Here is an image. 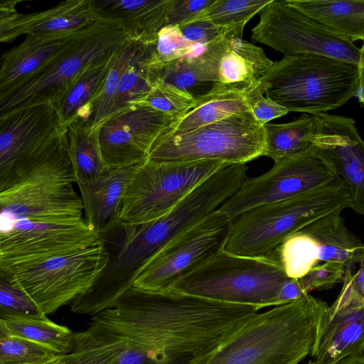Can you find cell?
<instances>
[{
	"instance_id": "obj_1",
	"label": "cell",
	"mask_w": 364,
	"mask_h": 364,
	"mask_svg": "<svg viewBox=\"0 0 364 364\" xmlns=\"http://www.w3.org/2000/svg\"><path fill=\"white\" fill-rule=\"evenodd\" d=\"M259 309L132 286L93 316L83 333L100 343H122L124 350L154 364H185L222 343Z\"/></svg>"
},
{
	"instance_id": "obj_2",
	"label": "cell",
	"mask_w": 364,
	"mask_h": 364,
	"mask_svg": "<svg viewBox=\"0 0 364 364\" xmlns=\"http://www.w3.org/2000/svg\"><path fill=\"white\" fill-rule=\"evenodd\" d=\"M327 303L310 294L257 313L185 364H299L316 343Z\"/></svg>"
},
{
	"instance_id": "obj_3",
	"label": "cell",
	"mask_w": 364,
	"mask_h": 364,
	"mask_svg": "<svg viewBox=\"0 0 364 364\" xmlns=\"http://www.w3.org/2000/svg\"><path fill=\"white\" fill-rule=\"evenodd\" d=\"M351 196L341 178L291 198L254 208L232 221L224 250L235 255L267 257L290 235L334 212L350 208Z\"/></svg>"
},
{
	"instance_id": "obj_4",
	"label": "cell",
	"mask_w": 364,
	"mask_h": 364,
	"mask_svg": "<svg viewBox=\"0 0 364 364\" xmlns=\"http://www.w3.org/2000/svg\"><path fill=\"white\" fill-rule=\"evenodd\" d=\"M259 80L266 97L289 112L315 115L335 109L355 97L358 66L318 55L284 56Z\"/></svg>"
},
{
	"instance_id": "obj_5",
	"label": "cell",
	"mask_w": 364,
	"mask_h": 364,
	"mask_svg": "<svg viewBox=\"0 0 364 364\" xmlns=\"http://www.w3.org/2000/svg\"><path fill=\"white\" fill-rule=\"evenodd\" d=\"M128 38L122 31L98 21L79 31L48 65L0 96V115L53 104L86 73L109 63Z\"/></svg>"
},
{
	"instance_id": "obj_6",
	"label": "cell",
	"mask_w": 364,
	"mask_h": 364,
	"mask_svg": "<svg viewBox=\"0 0 364 364\" xmlns=\"http://www.w3.org/2000/svg\"><path fill=\"white\" fill-rule=\"evenodd\" d=\"M290 278L266 257H246L223 250L178 279L171 289L223 302L262 309L279 306Z\"/></svg>"
},
{
	"instance_id": "obj_7",
	"label": "cell",
	"mask_w": 364,
	"mask_h": 364,
	"mask_svg": "<svg viewBox=\"0 0 364 364\" xmlns=\"http://www.w3.org/2000/svg\"><path fill=\"white\" fill-rule=\"evenodd\" d=\"M264 147L263 127L252 111H247L183 134H161L147 159L156 162L247 164L263 156Z\"/></svg>"
},
{
	"instance_id": "obj_8",
	"label": "cell",
	"mask_w": 364,
	"mask_h": 364,
	"mask_svg": "<svg viewBox=\"0 0 364 364\" xmlns=\"http://www.w3.org/2000/svg\"><path fill=\"white\" fill-rule=\"evenodd\" d=\"M108 253L99 239L71 252L36 263L0 267L47 316L86 291L107 266Z\"/></svg>"
},
{
	"instance_id": "obj_9",
	"label": "cell",
	"mask_w": 364,
	"mask_h": 364,
	"mask_svg": "<svg viewBox=\"0 0 364 364\" xmlns=\"http://www.w3.org/2000/svg\"><path fill=\"white\" fill-rule=\"evenodd\" d=\"M225 163L217 161L156 162L136 165L128 181L118 220L143 223L168 212Z\"/></svg>"
},
{
	"instance_id": "obj_10",
	"label": "cell",
	"mask_w": 364,
	"mask_h": 364,
	"mask_svg": "<svg viewBox=\"0 0 364 364\" xmlns=\"http://www.w3.org/2000/svg\"><path fill=\"white\" fill-rule=\"evenodd\" d=\"M251 38L284 56L318 55L358 65L360 48L332 33L320 23L289 5L272 0L259 12Z\"/></svg>"
},
{
	"instance_id": "obj_11",
	"label": "cell",
	"mask_w": 364,
	"mask_h": 364,
	"mask_svg": "<svg viewBox=\"0 0 364 364\" xmlns=\"http://www.w3.org/2000/svg\"><path fill=\"white\" fill-rule=\"evenodd\" d=\"M341 211L328 214L290 235L266 258L291 279L324 262L352 269L364 257V243L346 226Z\"/></svg>"
},
{
	"instance_id": "obj_12",
	"label": "cell",
	"mask_w": 364,
	"mask_h": 364,
	"mask_svg": "<svg viewBox=\"0 0 364 364\" xmlns=\"http://www.w3.org/2000/svg\"><path fill=\"white\" fill-rule=\"evenodd\" d=\"M232 219L217 210L161 249L142 270L134 287L168 289L209 258L224 250Z\"/></svg>"
},
{
	"instance_id": "obj_13",
	"label": "cell",
	"mask_w": 364,
	"mask_h": 364,
	"mask_svg": "<svg viewBox=\"0 0 364 364\" xmlns=\"http://www.w3.org/2000/svg\"><path fill=\"white\" fill-rule=\"evenodd\" d=\"M338 178L309 148L274 163L262 175L248 178L219 210L233 220L254 208L328 185Z\"/></svg>"
},
{
	"instance_id": "obj_14",
	"label": "cell",
	"mask_w": 364,
	"mask_h": 364,
	"mask_svg": "<svg viewBox=\"0 0 364 364\" xmlns=\"http://www.w3.org/2000/svg\"><path fill=\"white\" fill-rule=\"evenodd\" d=\"M156 43L128 38L114 54L101 89L90 105L86 122L93 129L117 114L143 105L154 87L151 62Z\"/></svg>"
},
{
	"instance_id": "obj_15",
	"label": "cell",
	"mask_w": 364,
	"mask_h": 364,
	"mask_svg": "<svg viewBox=\"0 0 364 364\" xmlns=\"http://www.w3.org/2000/svg\"><path fill=\"white\" fill-rule=\"evenodd\" d=\"M98 237L85 218L18 220L0 233V267L41 262L85 247Z\"/></svg>"
},
{
	"instance_id": "obj_16",
	"label": "cell",
	"mask_w": 364,
	"mask_h": 364,
	"mask_svg": "<svg viewBox=\"0 0 364 364\" xmlns=\"http://www.w3.org/2000/svg\"><path fill=\"white\" fill-rule=\"evenodd\" d=\"M310 149L348 185L350 208L364 216V140L352 118L319 113Z\"/></svg>"
},
{
	"instance_id": "obj_17",
	"label": "cell",
	"mask_w": 364,
	"mask_h": 364,
	"mask_svg": "<svg viewBox=\"0 0 364 364\" xmlns=\"http://www.w3.org/2000/svg\"><path fill=\"white\" fill-rule=\"evenodd\" d=\"M175 117L139 105L107 120L99 129L106 168L134 166L145 161L156 139Z\"/></svg>"
},
{
	"instance_id": "obj_18",
	"label": "cell",
	"mask_w": 364,
	"mask_h": 364,
	"mask_svg": "<svg viewBox=\"0 0 364 364\" xmlns=\"http://www.w3.org/2000/svg\"><path fill=\"white\" fill-rule=\"evenodd\" d=\"M0 233L18 220H62L82 218L83 203L73 183L40 181L0 192Z\"/></svg>"
},
{
	"instance_id": "obj_19",
	"label": "cell",
	"mask_w": 364,
	"mask_h": 364,
	"mask_svg": "<svg viewBox=\"0 0 364 364\" xmlns=\"http://www.w3.org/2000/svg\"><path fill=\"white\" fill-rule=\"evenodd\" d=\"M364 355V298L344 275L341 291L322 320L311 355L317 364H338Z\"/></svg>"
},
{
	"instance_id": "obj_20",
	"label": "cell",
	"mask_w": 364,
	"mask_h": 364,
	"mask_svg": "<svg viewBox=\"0 0 364 364\" xmlns=\"http://www.w3.org/2000/svg\"><path fill=\"white\" fill-rule=\"evenodd\" d=\"M60 128L58 114L51 104L28 106L0 115V182Z\"/></svg>"
},
{
	"instance_id": "obj_21",
	"label": "cell",
	"mask_w": 364,
	"mask_h": 364,
	"mask_svg": "<svg viewBox=\"0 0 364 364\" xmlns=\"http://www.w3.org/2000/svg\"><path fill=\"white\" fill-rule=\"evenodd\" d=\"M173 0H88L96 21L122 31L130 39L156 42L167 26Z\"/></svg>"
},
{
	"instance_id": "obj_22",
	"label": "cell",
	"mask_w": 364,
	"mask_h": 364,
	"mask_svg": "<svg viewBox=\"0 0 364 364\" xmlns=\"http://www.w3.org/2000/svg\"><path fill=\"white\" fill-rule=\"evenodd\" d=\"M96 22L88 0H68L46 11L17 13L0 28V41L9 43L25 34L58 36L74 33Z\"/></svg>"
},
{
	"instance_id": "obj_23",
	"label": "cell",
	"mask_w": 364,
	"mask_h": 364,
	"mask_svg": "<svg viewBox=\"0 0 364 364\" xmlns=\"http://www.w3.org/2000/svg\"><path fill=\"white\" fill-rule=\"evenodd\" d=\"M76 33L58 36L28 35L21 43L4 53L0 68V96L48 65Z\"/></svg>"
},
{
	"instance_id": "obj_24",
	"label": "cell",
	"mask_w": 364,
	"mask_h": 364,
	"mask_svg": "<svg viewBox=\"0 0 364 364\" xmlns=\"http://www.w3.org/2000/svg\"><path fill=\"white\" fill-rule=\"evenodd\" d=\"M135 166L107 168L94 181L76 182L83 203L85 220L97 232L118 219L127 186Z\"/></svg>"
},
{
	"instance_id": "obj_25",
	"label": "cell",
	"mask_w": 364,
	"mask_h": 364,
	"mask_svg": "<svg viewBox=\"0 0 364 364\" xmlns=\"http://www.w3.org/2000/svg\"><path fill=\"white\" fill-rule=\"evenodd\" d=\"M341 38L364 41V1L286 0Z\"/></svg>"
},
{
	"instance_id": "obj_26",
	"label": "cell",
	"mask_w": 364,
	"mask_h": 364,
	"mask_svg": "<svg viewBox=\"0 0 364 364\" xmlns=\"http://www.w3.org/2000/svg\"><path fill=\"white\" fill-rule=\"evenodd\" d=\"M251 111L245 92L217 86L209 95L175 117L161 134H179L222 120L234 114Z\"/></svg>"
},
{
	"instance_id": "obj_27",
	"label": "cell",
	"mask_w": 364,
	"mask_h": 364,
	"mask_svg": "<svg viewBox=\"0 0 364 364\" xmlns=\"http://www.w3.org/2000/svg\"><path fill=\"white\" fill-rule=\"evenodd\" d=\"M197 56L220 87L245 92L260 78L254 65L230 48L223 34Z\"/></svg>"
},
{
	"instance_id": "obj_28",
	"label": "cell",
	"mask_w": 364,
	"mask_h": 364,
	"mask_svg": "<svg viewBox=\"0 0 364 364\" xmlns=\"http://www.w3.org/2000/svg\"><path fill=\"white\" fill-rule=\"evenodd\" d=\"M0 334L31 341L58 355L73 350V333L47 316L0 314Z\"/></svg>"
},
{
	"instance_id": "obj_29",
	"label": "cell",
	"mask_w": 364,
	"mask_h": 364,
	"mask_svg": "<svg viewBox=\"0 0 364 364\" xmlns=\"http://www.w3.org/2000/svg\"><path fill=\"white\" fill-rule=\"evenodd\" d=\"M151 69L154 85H164L198 102L209 95L218 86L196 56L151 65Z\"/></svg>"
},
{
	"instance_id": "obj_30",
	"label": "cell",
	"mask_w": 364,
	"mask_h": 364,
	"mask_svg": "<svg viewBox=\"0 0 364 364\" xmlns=\"http://www.w3.org/2000/svg\"><path fill=\"white\" fill-rule=\"evenodd\" d=\"M100 127L93 129L84 121L76 120L67 127L68 148L76 182L92 181L105 171L99 143Z\"/></svg>"
},
{
	"instance_id": "obj_31",
	"label": "cell",
	"mask_w": 364,
	"mask_h": 364,
	"mask_svg": "<svg viewBox=\"0 0 364 364\" xmlns=\"http://www.w3.org/2000/svg\"><path fill=\"white\" fill-rule=\"evenodd\" d=\"M263 129L265 136L263 156L277 163L310 148L316 129V120L314 115L304 114L289 123H267Z\"/></svg>"
},
{
	"instance_id": "obj_32",
	"label": "cell",
	"mask_w": 364,
	"mask_h": 364,
	"mask_svg": "<svg viewBox=\"0 0 364 364\" xmlns=\"http://www.w3.org/2000/svg\"><path fill=\"white\" fill-rule=\"evenodd\" d=\"M109 63L86 73L51 104L58 114L61 128L76 120L87 121L91 103L101 89Z\"/></svg>"
},
{
	"instance_id": "obj_33",
	"label": "cell",
	"mask_w": 364,
	"mask_h": 364,
	"mask_svg": "<svg viewBox=\"0 0 364 364\" xmlns=\"http://www.w3.org/2000/svg\"><path fill=\"white\" fill-rule=\"evenodd\" d=\"M271 1L215 0L188 22L197 20L208 21L225 32L240 25L245 26L250 18L260 12Z\"/></svg>"
},
{
	"instance_id": "obj_34",
	"label": "cell",
	"mask_w": 364,
	"mask_h": 364,
	"mask_svg": "<svg viewBox=\"0 0 364 364\" xmlns=\"http://www.w3.org/2000/svg\"><path fill=\"white\" fill-rule=\"evenodd\" d=\"M124 349L122 343H100L82 331L75 333L65 364H117Z\"/></svg>"
},
{
	"instance_id": "obj_35",
	"label": "cell",
	"mask_w": 364,
	"mask_h": 364,
	"mask_svg": "<svg viewBox=\"0 0 364 364\" xmlns=\"http://www.w3.org/2000/svg\"><path fill=\"white\" fill-rule=\"evenodd\" d=\"M58 354L31 341L0 334V364L50 360Z\"/></svg>"
},
{
	"instance_id": "obj_36",
	"label": "cell",
	"mask_w": 364,
	"mask_h": 364,
	"mask_svg": "<svg viewBox=\"0 0 364 364\" xmlns=\"http://www.w3.org/2000/svg\"><path fill=\"white\" fill-rule=\"evenodd\" d=\"M194 44L187 42L179 26H166L158 34L151 65L164 64L189 56Z\"/></svg>"
},
{
	"instance_id": "obj_37",
	"label": "cell",
	"mask_w": 364,
	"mask_h": 364,
	"mask_svg": "<svg viewBox=\"0 0 364 364\" xmlns=\"http://www.w3.org/2000/svg\"><path fill=\"white\" fill-rule=\"evenodd\" d=\"M44 316L33 301L7 276L0 273V314Z\"/></svg>"
},
{
	"instance_id": "obj_38",
	"label": "cell",
	"mask_w": 364,
	"mask_h": 364,
	"mask_svg": "<svg viewBox=\"0 0 364 364\" xmlns=\"http://www.w3.org/2000/svg\"><path fill=\"white\" fill-rule=\"evenodd\" d=\"M198 102L164 85L156 83L142 105L177 117Z\"/></svg>"
},
{
	"instance_id": "obj_39",
	"label": "cell",
	"mask_w": 364,
	"mask_h": 364,
	"mask_svg": "<svg viewBox=\"0 0 364 364\" xmlns=\"http://www.w3.org/2000/svg\"><path fill=\"white\" fill-rule=\"evenodd\" d=\"M244 25H240L225 31L223 36L230 48L251 63L258 75L262 77L273 65L263 50L243 40Z\"/></svg>"
},
{
	"instance_id": "obj_40",
	"label": "cell",
	"mask_w": 364,
	"mask_h": 364,
	"mask_svg": "<svg viewBox=\"0 0 364 364\" xmlns=\"http://www.w3.org/2000/svg\"><path fill=\"white\" fill-rule=\"evenodd\" d=\"M247 102L257 122L264 126L270 120L287 114L289 111L271 98L264 97V85L259 80L245 92Z\"/></svg>"
},
{
	"instance_id": "obj_41",
	"label": "cell",
	"mask_w": 364,
	"mask_h": 364,
	"mask_svg": "<svg viewBox=\"0 0 364 364\" xmlns=\"http://www.w3.org/2000/svg\"><path fill=\"white\" fill-rule=\"evenodd\" d=\"M346 269L333 262H324L314 267L304 277L299 279L303 288L309 294L314 290H325L343 282Z\"/></svg>"
},
{
	"instance_id": "obj_42",
	"label": "cell",
	"mask_w": 364,
	"mask_h": 364,
	"mask_svg": "<svg viewBox=\"0 0 364 364\" xmlns=\"http://www.w3.org/2000/svg\"><path fill=\"white\" fill-rule=\"evenodd\" d=\"M179 28L185 40L191 44L208 45L224 33L223 30L205 20L193 21Z\"/></svg>"
},
{
	"instance_id": "obj_43",
	"label": "cell",
	"mask_w": 364,
	"mask_h": 364,
	"mask_svg": "<svg viewBox=\"0 0 364 364\" xmlns=\"http://www.w3.org/2000/svg\"><path fill=\"white\" fill-rule=\"evenodd\" d=\"M215 0H173L168 12L167 26H181L193 19Z\"/></svg>"
},
{
	"instance_id": "obj_44",
	"label": "cell",
	"mask_w": 364,
	"mask_h": 364,
	"mask_svg": "<svg viewBox=\"0 0 364 364\" xmlns=\"http://www.w3.org/2000/svg\"><path fill=\"white\" fill-rule=\"evenodd\" d=\"M359 264L360 268L355 273H353L352 269H348L346 274L348 276L353 290L364 298V257Z\"/></svg>"
},
{
	"instance_id": "obj_45",
	"label": "cell",
	"mask_w": 364,
	"mask_h": 364,
	"mask_svg": "<svg viewBox=\"0 0 364 364\" xmlns=\"http://www.w3.org/2000/svg\"><path fill=\"white\" fill-rule=\"evenodd\" d=\"M358 66V80L355 97L364 105V41L360 48Z\"/></svg>"
},
{
	"instance_id": "obj_46",
	"label": "cell",
	"mask_w": 364,
	"mask_h": 364,
	"mask_svg": "<svg viewBox=\"0 0 364 364\" xmlns=\"http://www.w3.org/2000/svg\"><path fill=\"white\" fill-rule=\"evenodd\" d=\"M338 364H364V355L344 359Z\"/></svg>"
},
{
	"instance_id": "obj_47",
	"label": "cell",
	"mask_w": 364,
	"mask_h": 364,
	"mask_svg": "<svg viewBox=\"0 0 364 364\" xmlns=\"http://www.w3.org/2000/svg\"><path fill=\"white\" fill-rule=\"evenodd\" d=\"M68 358V353L65 355H59L55 360L50 364H65Z\"/></svg>"
},
{
	"instance_id": "obj_48",
	"label": "cell",
	"mask_w": 364,
	"mask_h": 364,
	"mask_svg": "<svg viewBox=\"0 0 364 364\" xmlns=\"http://www.w3.org/2000/svg\"><path fill=\"white\" fill-rule=\"evenodd\" d=\"M58 355H58L56 357H55L54 358H53L50 360L36 361V362L19 363V364H50L51 362H53L54 360H55Z\"/></svg>"
},
{
	"instance_id": "obj_49",
	"label": "cell",
	"mask_w": 364,
	"mask_h": 364,
	"mask_svg": "<svg viewBox=\"0 0 364 364\" xmlns=\"http://www.w3.org/2000/svg\"><path fill=\"white\" fill-rule=\"evenodd\" d=\"M306 364H317L314 361H309V363H307Z\"/></svg>"
}]
</instances>
